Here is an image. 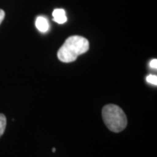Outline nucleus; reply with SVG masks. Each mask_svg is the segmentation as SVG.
Wrapping results in <instances>:
<instances>
[{
	"instance_id": "nucleus-1",
	"label": "nucleus",
	"mask_w": 157,
	"mask_h": 157,
	"mask_svg": "<svg viewBox=\"0 0 157 157\" xmlns=\"http://www.w3.org/2000/svg\"><path fill=\"white\" fill-rule=\"evenodd\" d=\"M89 49L88 40L81 36H71L67 39L58 52V59L64 63L75 61L79 55Z\"/></svg>"
},
{
	"instance_id": "nucleus-8",
	"label": "nucleus",
	"mask_w": 157,
	"mask_h": 157,
	"mask_svg": "<svg viewBox=\"0 0 157 157\" xmlns=\"http://www.w3.org/2000/svg\"><path fill=\"white\" fill-rule=\"evenodd\" d=\"M5 16H6V13H5V11L0 9V25H1L2 21L4 20V18H5Z\"/></svg>"
},
{
	"instance_id": "nucleus-4",
	"label": "nucleus",
	"mask_w": 157,
	"mask_h": 157,
	"mask_svg": "<svg viewBox=\"0 0 157 157\" xmlns=\"http://www.w3.org/2000/svg\"><path fill=\"white\" fill-rule=\"evenodd\" d=\"M53 21L58 24H64L67 21V17L66 16V12L63 9H55L52 11Z\"/></svg>"
},
{
	"instance_id": "nucleus-6",
	"label": "nucleus",
	"mask_w": 157,
	"mask_h": 157,
	"mask_svg": "<svg viewBox=\"0 0 157 157\" xmlns=\"http://www.w3.org/2000/svg\"><path fill=\"white\" fill-rule=\"evenodd\" d=\"M146 80L147 81V82H148V83H150V84H152V85H155V86H156L157 85V76L156 75H153V74H150V75L147 76Z\"/></svg>"
},
{
	"instance_id": "nucleus-2",
	"label": "nucleus",
	"mask_w": 157,
	"mask_h": 157,
	"mask_svg": "<svg viewBox=\"0 0 157 157\" xmlns=\"http://www.w3.org/2000/svg\"><path fill=\"white\" fill-rule=\"evenodd\" d=\"M102 118L107 128L114 133L121 132L128 125L126 113L121 107L113 104H108L103 107Z\"/></svg>"
},
{
	"instance_id": "nucleus-3",
	"label": "nucleus",
	"mask_w": 157,
	"mask_h": 157,
	"mask_svg": "<svg viewBox=\"0 0 157 157\" xmlns=\"http://www.w3.org/2000/svg\"><path fill=\"white\" fill-rule=\"evenodd\" d=\"M36 27L41 33H46L49 30V22L47 18L43 16H39L35 21Z\"/></svg>"
},
{
	"instance_id": "nucleus-7",
	"label": "nucleus",
	"mask_w": 157,
	"mask_h": 157,
	"mask_svg": "<svg viewBox=\"0 0 157 157\" xmlns=\"http://www.w3.org/2000/svg\"><path fill=\"white\" fill-rule=\"evenodd\" d=\"M149 66H150V67L153 68V69H156L157 68V59H152L151 61H150Z\"/></svg>"
},
{
	"instance_id": "nucleus-9",
	"label": "nucleus",
	"mask_w": 157,
	"mask_h": 157,
	"mask_svg": "<svg viewBox=\"0 0 157 157\" xmlns=\"http://www.w3.org/2000/svg\"><path fill=\"white\" fill-rule=\"evenodd\" d=\"M56 151V149H55V147H53V148H52V152H55Z\"/></svg>"
},
{
	"instance_id": "nucleus-5",
	"label": "nucleus",
	"mask_w": 157,
	"mask_h": 157,
	"mask_svg": "<svg viewBox=\"0 0 157 157\" xmlns=\"http://www.w3.org/2000/svg\"><path fill=\"white\" fill-rule=\"evenodd\" d=\"M6 128V118L3 113H0V137L5 133Z\"/></svg>"
}]
</instances>
